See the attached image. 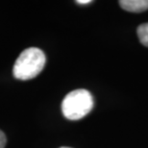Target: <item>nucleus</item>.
I'll use <instances>...</instances> for the list:
<instances>
[{
	"instance_id": "obj_1",
	"label": "nucleus",
	"mask_w": 148,
	"mask_h": 148,
	"mask_svg": "<svg viewBox=\"0 0 148 148\" xmlns=\"http://www.w3.org/2000/svg\"><path fill=\"white\" fill-rule=\"evenodd\" d=\"M44 53L36 47L23 50L14 63L13 73L16 79L26 81L35 78L45 66Z\"/></svg>"
},
{
	"instance_id": "obj_2",
	"label": "nucleus",
	"mask_w": 148,
	"mask_h": 148,
	"mask_svg": "<svg viewBox=\"0 0 148 148\" xmlns=\"http://www.w3.org/2000/svg\"><path fill=\"white\" fill-rule=\"evenodd\" d=\"M93 108V98L90 91L79 88L69 92L62 103V111L67 119L78 120L86 116Z\"/></svg>"
},
{
	"instance_id": "obj_3",
	"label": "nucleus",
	"mask_w": 148,
	"mask_h": 148,
	"mask_svg": "<svg viewBox=\"0 0 148 148\" xmlns=\"http://www.w3.org/2000/svg\"><path fill=\"white\" fill-rule=\"evenodd\" d=\"M118 3L122 9L133 13H140L148 9V0H120Z\"/></svg>"
},
{
	"instance_id": "obj_4",
	"label": "nucleus",
	"mask_w": 148,
	"mask_h": 148,
	"mask_svg": "<svg viewBox=\"0 0 148 148\" xmlns=\"http://www.w3.org/2000/svg\"><path fill=\"white\" fill-rule=\"evenodd\" d=\"M138 37L140 42L148 47V23H144L138 26Z\"/></svg>"
},
{
	"instance_id": "obj_5",
	"label": "nucleus",
	"mask_w": 148,
	"mask_h": 148,
	"mask_svg": "<svg viewBox=\"0 0 148 148\" xmlns=\"http://www.w3.org/2000/svg\"><path fill=\"white\" fill-rule=\"evenodd\" d=\"M6 137L4 135V133H3L1 130H0V148H4L5 145H6Z\"/></svg>"
},
{
	"instance_id": "obj_6",
	"label": "nucleus",
	"mask_w": 148,
	"mask_h": 148,
	"mask_svg": "<svg viewBox=\"0 0 148 148\" xmlns=\"http://www.w3.org/2000/svg\"><path fill=\"white\" fill-rule=\"evenodd\" d=\"M78 4H82V5H85V4H88V3H90L91 1L90 0H78V1H76Z\"/></svg>"
},
{
	"instance_id": "obj_7",
	"label": "nucleus",
	"mask_w": 148,
	"mask_h": 148,
	"mask_svg": "<svg viewBox=\"0 0 148 148\" xmlns=\"http://www.w3.org/2000/svg\"><path fill=\"white\" fill-rule=\"evenodd\" d=\"M60 148H70V147H60Z\"/></svg>"
}]
</instances>
